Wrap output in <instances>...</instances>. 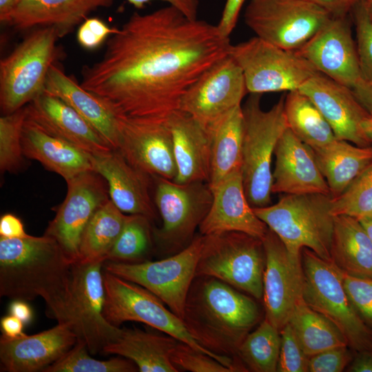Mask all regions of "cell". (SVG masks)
<instances>
[{
  "mask_svg": "<svg viewBox=\"0 0 372 372\" xmlns=\"http://www.w3.org/2000/svg\"><path fill=\"white\" fill-rule=\"evenodd\" d=\"M216 24L167 6L134 12L81 70L80 85L117 117L167 122L192 85L229 52Z\"/></svg>",
  "mask_w": 372,
  "mask_h": 372,
  "instance_id": "obj_1",
  "label": "cell"
},
{
  "mask_svg": "<svg viewBox=\"0 0 372 372\" xmlns=\"http://www.w3.org/2000/svg\"><path fill=\"white\" fill-rule=\"evenodd\" d=\"M73 264L45 234L0 237V296L25 301L41 297L48 317L73 327Z\"/></svg>",
  "mask_w": 372,
  "mask_h": 372,
  "instance_id": "obj_2",
  "label": "cell"
},
{
  "mask_svg": "<svg viewBox=\"0 0 372 372\" xmlns=\"http://www.w3.org/2000/svg\"><path fill=\"white\" fill-rule=\"evenodd\" d=\"M260 317L259 308L250 297L215 278L196 276L187 296L183 322L200 346L234 360Z\"/></svg>",
  "mask_w": 372,
  "mask_h": 372,
  "instance_id": "obj_3",
  "label": "cell"
},
{
  "mask_svg": "<svg viewBox=\"0 0 372 372\" xmlns=\"http://www.w3.org/2000/svg\"><path fill=\"white\" fill-rule=\"evenodd\" d=\"M331 208L332 196L320 194H284L275 204L253 207L291 256L301 257L307 248L326 260H331L335 218Z\"/></svg>",
  "mask_w": 372,
  "mask_h": 372,
  "instance_id": "obj_4",
  "label": "cell"
},
{
  "mask_svg": "<svg viewBox=\"0 0 372 372\" xmlns=\"http://www.w3.org/2000/svg\"><path fill=\"white\" fill-rule=\"evenodd\" d=\"M260 95L250 94L242 106L244 134L241 172L246 196L252 207L271 204L272 158L278 140L288 128L285 95L268 110L262 109Z\"/></svg>",
  "mask_w": 372,
  "mask_h": 372,
  "instance_id": "obj_5",
  "label": "cell"
},
{
  "mask_svg": "<svg viewBox=\"0 0 372 372\" xmlns=\"http://www.w3.org/2000/svg\"><path fill=\"white\" fill-rule=\"evenodd\" d=\"M59 36L53 28L31 31L0 61V107L3 115L25 107L44 92L50 68L57 57Z\"/></svg>",
  "mask_w": 372,
  "mask_h": 372,
  "instance_id": "obj_6",
  "label": "cell"
},
{
  "mask_svg": "<svg viewBox=\"0 0 372 372\" xmlns=\"http://www.w3.org/2000/svg\"><path fill=\"white\" fill-rule=\"evenodd\" d=\"M302 250L305 302L330 320L354 350L372 351V331L347 296L343 272L332 261L319 257L307 248Z\"/></svg>",
  "mask_w": 372,
  "mask_h": 372,
  "instance_id": "obj_7",
  "label": "cell"
},
{
  "mask_svg": "<svg viewBox=\"0 0 372 372\" xmlns=\"http://www.w3.org/2000/svg\"><path fill=\"white\" fill-rule=\"evenodd\" d=\"M103 282V314L110 324L119 327L127 321L144 323L211 355L231 371H236L232 358L217 355L200 346L189 334L183 320L149 290L105 269Z\"/></svg>",
  "mask_w": 372,
  "mask_h": 372,
  "instance_id": "obj_8",
  "label": "cell"
},
{
  "mask_svg": "<svg viewBox=\"0 0 372 372\" xmlns=\"http://www.w3.org/2000/svg\"><path fill=\"white\" fill-rule=\"evenodd\" d=\"M265 253L261 239L238 231L204 236L196 276L215 278L256 299L263 296Z\"/></svg>",
  "mask_w": 372,
  "mask_h": 372,
  "instance_id": "obj_9",
  "label": "cell"
},
{
  "mask_svg": "<svg viewBox=\"0 0 372 372\" xmlns=\"http://www.w3.org/2000/svg\"><path fill=\"white\" fill-rule=\"evenodd\" d=\"M203 245L204 236L200 234L186 247L162 259L134 263L106 261L103 269L147 289L183 320Z\"/></svg>",
  "mask_w": 372,
  "mask_h": 372,
  "instance_id": "obj_10",
  "label": "cell"
},
{
  "mask_svg": "<svg viewBox=\"0 0 372 372\" xmlns=\"http://www.w3.org/2000/svg\"><path fill=\"white\" fill-rule=\"evenodd\" d=\"M155 205L162 220L154 238L161 256L167 257L186 247L207 215L212 192L207 182L177 183L155 177Z\"/></svg>",
  "mask_w": 372,
  "mask_h": 372,
  "instance_id": "obj_11",
  "label": "cell"
},
{
  "mask_svg": "<svg viewBox=\"0 0 372 372\" xmlns=\"http://www.w3.org/2000/svg\"><path fill=\"white\" fill-rule=\"evenodd\" d=\"M229 54L240 67L250 94L298 90L318 72L296 51L280 48L256 36L231 44Z\"/></svg>",
  "mask_w": 372,
  "mask_h": 372,
  "instance_id": "obj_12",
  "label": "cell"
},
{
  "mask_svg": "<svg viewBox=\"0 0 372 372\" xmlns=\"http://www.w3.org/2000/svg\"><path fill=\"white\" fill-rule=\"evenodd\" d=\"M331 17L309 0H250L244 21L256 37L280 48L296 51Z\"/></svg>",
  "mask_w": 372,
  "mask_h": 372,
  "instance_id": "obj_13",
  "label": "cell"
},
{
  "mask_svg": "<svg viewBox=\"0 0 372 372\" xmlns=\"http://www.w3.org/2000/svg\"><path fill=\"white\" fill-rule=\"evenodd\" d=\"M66 183L65 198L44 234L54 238L70 261L75 263L79 261V247L84 229L110 196L107 182L94 171L80 174Z\"/></svg>",
  "mask_w": 372,
  "mask_h": 372,
  "instance_id": "obj_14",
  "label": "cell"
},
{
  "mask_svg": "<svg viewBox=\"0 0 372 372\" xmlns=\"http://www.w3.org/2000/svg\"><path fill=\"white\" fill-rule=\"evenodd\" d=\"M248 93L240 67L229 54L214 64L182 97L179 110L190 115L205 129L242 105Z\"/></svg>",
  "mask_w": 372,
  "mask_h": 372,
  "instance_id": "obj_15",
  "label": "cell"
},
{
  "mask_svg": "<svg viewBox=\"0 0 372 372\" xmlns=\"http://www.w3.org/2000/svg\"><path fill=\"white\" fill-rule=\"evenodd\" d=\"M262 242L265 253L262 296L265 318L280 331L297 303L303 298L302 263L301 257L291 256L269 229Z\"/></svg>",
  "mask_w": 372,
  "mask_h": 372,
  "instance_id": "obj_16",
  "label": "cell"
},
{
  "mask_svg": "<svg viewBox=\"0 0 372 372\" xmlns=\"http://www.w3.org/2000/svg\"><path fill=\"white\" fill-rule=\"evenodd\" d=\"M103 264L77 262L72 266L73 329L92 354L102 353L120 330V327L110 324L103 314Z\"/></svg>",
  "mask_w": 372,
  "mask_h": 372,
  "instance_id": "obj_17",
  "label": "cell"
},
{
  "mask_svg": "<svg viewBox=\"0 0 372 372\" xmlns=\"http://www.w3.org/2000/svg\"><path fill=\"white\" fill-rule=\"evenodd\" d=\"M351 14L331 17L296 52L320 73L352 89L362 78Z\"/></svg>",
  "mask_w": 372,
  "mask_h": 372,
  "instance_id": "obj_18",
  "label": "cell"
},
{
  "mask_svg": "<svg viewBox=\"0 0 372 372\" xmlns=\"http://www.w3.org/2000/svg\"><path fill=\"white\" fill-rule=\"evenodd\" d=\"M117 149L139 170L154 177L174 180L176 165L167 122L117 117Z\"/></svg>",
  "mask_w": 372,
  "mask_h": 372,
  "instance_id": "obj_19",
  "label": "cell"
},
{
  "mask_svg": "<svg viewBox=\"0 0 372 372\" xmlns=\"http://www.w3.org/2000/svg\"><path fill=\"white\" fill-rule=\"evenodd\" d=\"M298 90L317 106L337 139L360 147L372 145L362 127L363 122L371 115L358 101L351 89L317 72Z\"/></svg>",
  "mask_w": 372,
  "mask_h": 372,
  "instance_id": "obj_20",
  "label": "cell"
},
{
  "mask_svg": "<svg viewBox=\"0 0 372 372\" xmlns=\"http://www.w3.org/2000/svg\"><path fill=\"white\" fill-rule=\"evenodd\" d=\"M79 340L69 323H58L34 335L0 337V371H42L61 358Z\"/></svg>",
  "mask_w": 372,
  "mask_h": 372,
  "instance_id": "obj_21",
  "label": "cell"
},
{
  "mask_svg": "<svg viewBox=\"0 0 372 372\" xmlns=\"http://www.w3.org/2000/svg\"><path fill=\"white\" fill-rule=\"evenodd\" d=\"M211 189V205L198 227L201 235L238 231L265 238L269 228L247 200L241 169L231 172Z\"/></svg>",
  "mask_w": 372,
  "mask_h": 372,
  "instance_id": "obj_22",
  "label": "cell"
},
{
  "mask_svg": "<svg viewBox=\"0 0 372 372\" xmlns=\"http://www.w3.org/2000/svg\"><path fill=\"white\" fill-rule=\"evenodd\" d=\"M25 107L27 120L91 155L114 149L88 122L57 96L44 91Z\"/></svg>",
  "mask_w": 372,
  "mask_h": 372,
  "instance_id": "obj_23",
  "label": "cell"
},
{
  "mask_svg": "<svg viewBox=\"0 0 372 372\" xmlns=\"http://www.w3.org/2000/svg\"><path fill=\"white\" fill-rule=\"evenodd\" d=\"M271 193L331 195L311 147L287 128L276 145Z\"/></svg>",
  "mask_w": 372,
  "mask_h": 372,
  "instance_id": "obj_24",
  "label": "cell"
},
{
  "mask_svg": "<svg viewBox=\"0 0 372 372\" xmlns=\"http://www.w3.org/2000/svg\"><path fill=\"white\" fill-rule=\"evenodd\" d=\"M93 171L107 182L110 199L123 213L156 218L149 187L151 176L131 165L116 149L90 154Z\"/></svg>",
  "mask_w": 372,
  "mask_h": 372,
  "instance_id": "obj_25",
  "label": "cell"
},
{
  "mask_svg": "<svg viewBox=\"0 0 372 372\" xmlns=\"http://www.w3.org/2000/svg\"><path fill=\"white\" fill-rule=\"evenodd\" d=\"M113 3L114 0H18L8 25L19 30L53 28L62 38L92 12Z\"/></svg>",
  "mask_w": 372,
  "mask_h": 372,
  "instance_id": "obj_26",
  "label": "cell"
},
{
  "mask_svg": "<svg viewBox=\"0 0 372 372\" xmlns=\"http://www.w3.org/2000/svg\"><path fill=\"white\" fill-rule=\"evenodd\" d=\"M170 130L177 183H208L210 174L211 141L207 131L190 115L180 110L167 121Z\"/></svg>",
  "mask_w": 372,
  "mask_h": 372,
  "instance_id": "obj_27",
  "label": "cell"
},
{
  "mask_svg": "<svg viewBox=\"0 0 372 372\" xmlns=\"http://www.w3.org/2000/svg\"><path fill=\"white\" fill-rule=\"evenodd\" d=\"M44 91L65 102L88 122L114 149H117L118 119L101 99L83 88L54 64L48 71Z\"/></svg>",
  "mask_w": 372,
  "mask_h": 372,
  "instance_id": "obj_28",
  "label": "cell"
},
{
  "mask_svg": "<svg viewBox=\"0 0 372 372\" xmlns=\"http://www.w3.org/2000/svg\"><path fill=\"white\" fill-rule=\"evenodd\" d=\"M21 143L25 157L39 161L66 182L80 174L93 171L90 154L45 132L27 119Z\"/></svg>",
  "mask_w": 372,
  "mask_h": 372,
  "instance_id": "obj_29",
  "label": "cell"
},
{
  "mask_svg": "<svg viewBox=\"0 0 372 372\" xmlns=\"http://www.w3.org/2000/svg\"><path fill=\"white\" fill-rule=\"evenodd\" d=\"M178 342L167 334L158 335L134 328H120L116 337L102 353L116 354L131 360L141 372H176L170 360Z\"/></svg>",
  "mask_w": 372,
  "mask_h": 372,
  "instance_id": "obj_30",
  "label": "cell"
},
{
  "mask_svg": "<svg viewBox=\"0 0 372 372\" xmlns=\"http://www.w3.org/2000/svg\"><path fill=\"white\" fill-rule=\"evenodd\" d=\"M331 260L346 274L372 278V240L358 218L335 216Z\"/></svg>",
  "mask_w": 372,
  "mask_h": 372,
  "instance_id": "obj_31",
  "label": "cell"
},
{
  "mask_svg": "<svg viewBox=\"0 0 372 372\" xmlns=\"http://www.w3.org/2000/svg\"><path fill=\"white\" fill-rule=\"evenodd\" d=\"M332 198L340 196L372 161V145L360 147L335 138L312 149Z\"/></svg>",
  "mask_w": 372,
  "mask_h": 372,
  "instance_id": "obj_32",
  "label": "cell"
},
{
  "mask_svg": "<svg viewBox=\"0 0 372 372\" xmlns=\"http://www.w3.org/2000/svg\"><path fill=\"white\" fill-rule=\"evenodd\" d=\"M211 141L210 174L212 188L233 171L241 169L244 116L242 105L227 113L207 129Z\"/></svg>",
  "mask_w": 372,
  "mask_h": 372,
  "instance_id": "obj_33",
  "label": "cell"
},
{
  "mask_svg": "<svg viewBox=\"0 0 372 372\" xmlns=\"http://www.w3.org/2000/svg\"><path fill=\"white\" fill-rule=\"evenodd\" d=\"M126 217L110 199L101 206L83 230L78 262H105L123 229Z\"/></svg>",
  "mask_w": 372,
  "mask_h": 372,
  "instance_id": "obj_34",
  "label": "cell"
},
{
  "mask_svg": "<svg viewBox=\"0 0 372 372\" xmlns=\"http://www.w3.org/2000/svg\"><path fill=\"white\" fill-rule=\"evenodd\" d=\"M287 323L309 357L331 348L349 346L340 330L303 298L294 307Z\"/></svg>",
  "mask_w": 372,
  "mask_h": 372,
  "instance_id": "obj_35",
  "label": "cell"
},
{
  "mask_svg": "<svg viewBox=\"0 0 372 372\" xmlns=\"http://www.w3.org/2000/svg\"><path fill=\"white\" fill-rule=\"evenodd\" d=\"M285 114L288 128L312 149L324 146L336 138L317 106L298 90L285 95Z\"/></svg>",
  "mask_w": 372,
  "mask_h": 372,
  "instance_id": "obj_36",
  "label": "cell"
},
{
  "mask_svg": "<svg viewBox=\"0 0 372 372\" xmlns=\"http://www.w3.org/2000/svg\"><path fill=\"white\" fill-rule=\"evenodd\" d=\"M280 344V330L265 318L246 336L238 349L236 358H239L251 371L275 372Z\"/></svg>",
  "mask_w": 372,
  "mask_h": 372,
  "instance_id": "obj_37",
  "label": "cell"
},
{
  "mask_svg": "<svg viewBox=\"0 0 372 372\" xmlns=\"http://www.w3.org/2000/svg\"><path fill=\"white\" fill-rule=\"evenodd\" d=\"M149 221L142 215H127L123 229L106 261L126 263L145 261L143 259L152 247Z\"/></svg>",
  "mask_w": 372,
  "mask_h": 372,
  "instance_id": "obj_38",
  "label": "cell"
},
{
  "mask_svg": "<svg viewBox=\"0 0 372 372\" xmlns=\"http://www.w3.org/2000/svg\"><path fill=\"white\" fill-rule=\"evenodd\" d=\"M85 343L79 340L74 347L43 372H134L138 368L124 357L99 360L92 358Z\"/></svg>",
  "mask_w": 372,
  "mask_h": 372,
  "instance_id": "obj_39",
  "label": "cell"
},
{
  "mask_svg": "<svg viewBox=\"0 0 372 372\" xmlns=\"http://www.w3.org/2000/svg\"><path fill=\"white\" fill-rule=\"evenodd\" d=\"M26 106V105H25ZM0 118L1 172H18L23 164L21 136L26 120V107Z\"/></svg>",
  "mask_w": 372,
  "mask_h": 372,
  "instance_id": "obj_40",
  "label": "cell"
},
{
  "mask_svg": "<svg viewBox=\"0 0 372 372\" xmlns=\"http://www.w3.org/2000/svg\"><path fill=\"white\" fill-rule=\"evenodd\" d=\"M333 216L358 219L372 214V161L338 197L332 198Z\"/></svg>",
  "mask_w": 372,
  "mask_h": 372,
  "instance_id": "obj_41",
  "label": "cell"
},
{
  "mask_svg": "<svg viewBox=\"0 0 372 372\" xmlns=\"http://www.w3.org/2000/svg\"><path fill=\"white\" fill-rule=\"evenodd\" d=\"M355 25L356 46L362 78L372 81V19L364 0H359L350 12Z\"/></svg>",
  "mask_w": 372,
  "mask_h": 372,
  "instance_id": "obj_42",
  "label": "cell"
},
{
  "mask_svg": "<svg viewBox=\"0 0 372 372\" xmlns=\"http://www.w3.org/2000/svg\"><path fill=\"white\" fill-rule=\"evenodd\" d=\"M170 360L179 368L192 372H231V369L209 355L178 341L174 347Z\"/></svg>",
  "mask_w": 372,
  "mask_h": 372,
  "instance_id": "obj_43",
  "label": "cell"
},
{
  "mask_svg": "<svg viewBox=\"0 0 372 372\" xmlns=\"http://www.w3.org/2000/svg\"><path fill=\"white\" fill-rule=\"evenodd\" d=\"M280 351L277 371L307 372L309 357L304 353L289 323L280 331Z\"/></svg>",
  "mask_w": 372,
  "mask_h": 372,
  "instance_id": "obj_44",
  "label": "cell"
},
{
  "mask_svg": "<svg viewBox=\"0 0 372 372\" xmlns=\"http://www.w3.org/2000/svg\"><path fill=\"white\" fill-rule=\"evenodd\" d=\"M343 285L353 308L372 328V278L352 276L343 272Z\"/></svg>",
  "mask_w": 372,
  "mask_h": 372,
  "instance_id": "obj_45",
  "label": "cell"
},
{
  "mask_svg": "<svg viewBox=\"0 0 372 372\" xmlns=\"http://www.w3.org/2000/svg\"><path fill=\"white\" fill-rule=\"evenodd\" d=\"M347 347L331 348L309 357V371H342L351 360Z\"/></svg>",
  "mask_w": 372,
  "mask_h": 372,
  "instance_id": "obj_46",
  "label": "cell"
},
{
  "mask_svg": "<svg viewBox=\"0 0 372 372\" xmlns=\"http://www.w3.org/2000/svg\"><path fill=\"white\" fill-rule=\"evenodd\" d=\"M116 30V28L109 27L99 18H87L79 25L76 39L82 48L93 50L99 48L108 37L115 33Z\"/></svg>",
  "mask_w": 372,
  "mask_h": 372,
  "instance_id": "obj_47",
  "label": "cell"
},
{
  "mask_svg": "<svg viewBox=\"0 0 372 372\" xmlns=\"http://www.w3.org/2000/svg\"><path fill=\"white\" fill-rule=\"evenodd\" d=\"M245 1V0H226L220 19L216 24L224 37L229 38L236 28Z\"/></svg>",
  "mask_w": 372,
  "mask_h": 372,
  "instance_id": "obj_48",
  "label": "cell"
},
{
  "mask_svg": "<svg viewBox=\"0 0 372 372\" xmlns=\"http://www.w3.org/2000/svg\"><path fill=\"white\" fill-rule=\"evenodd\" d=\"M137 9H142L146 3L153 0H127ZM165 1L168 5L172 6L180 12L186 17L192 19H198L199 10V0H160Z\"/></svg>",
  "mask_w": 372,
  "mask_h": 372,
  "instance_id": "obj_49",
  "label": "cell"
},
{
  "mask_svg": "<svg viewBox=\"0 0 372 372\" xmlns=\"http://www.w3.org/2000/svg\"><path fill=\"white\" fill-rule=\"evenodd\" d=\"M19 218L12 214H5L0 218V237L21 238L28 236Z\"/></svg>",
  "mask_w": 372,
  "mask_h": 372,
  "instance_id": "obj_50",
  "label": "cell"
},
{
  "mask_svg": "<svg viewBox=\"0 0 372 372\" xmlns=\"http://www.w3.org/2000/svg\"><path fill=\"white\" fill-rule=\"evenodd\" d=\"M324 9L333 17H342L350 14L359 0H309Z\"/></svg>",
  "mask_w": 372,
  "mask_h": 372,
  "instance_id": "obj_51",
  "label": "cell"
},
{
  "mask_svg": "<svg viewBox=\"0 0 372 372\" xmlns=\"http://www.w3.org/2000/svg\"><path fill=\"white\" fill-rule=\"evenodd\" d=\"M351 90L358 101L372 116V81L362 79Z\"/></svg>",
  "mask_w": 372,
  "mask_h": 372,
  "instance_id": "obj_52",
  "label": "cell"
},
{
  "mask_svg": "<svg viewBox=\"0 0 372 372\" xmlns=\"http://www.w3.org/2000/svg\"><path fill=\"white\" fill-rule=\"evenodd\" d=\"M3 335L10 338H17L24 333L23 331L25 324L16 316L9 314L1 318L0 321Z\"/></svg>",
  "mask_w": 372,
  "mask_h": 372,
  "instance_id": "obj_53",
  "label": "cell"
},
{
  "mask_svg": "<svg viewBox=\"0 0 372 372\" xmlns=\"http://www.w3.org/2000/svg\"><path fill=\"white\" fill-rule=\"evenodd\" d=\"M9 313L20 319L25 324L30 323L33 317L32 308L22 300H13L9 306Z\"/></svg>",
  "mask_w": 372,
  "mask_h": 372,
  "instance_id": "obj_54",
  "label": "cell"
},
{
  "mask_svg": "<svg viewBox=\"0 0 372 372\" xmlns=\"http://www.w3.org/2000/svg\"><path fill=\"white\" fill-rule=\"evenodd\" d=\"M358 354L352 361L348 371L372 372V351L358 352Z\"/></svg>",
  "mask_w": 372,
  "mask_h": 372,
  "instance_id": "obj_55",
  "label": "cell"
},
{
  "mask_svg": "<svg viewBox=\"0 0 372 372\" xmlns=\"http://www.w3.org/2000/svg\"><path fill=\"white\" fill-rule=\"evenodd\" d=\"M18 0H0V21L8 24Z\"/></svg>",
  "mask_w": 372,
  "mask_h": 372,
  "instance_id": "obj_56",
  "label": "cell"
},
{
  "mask_svg": "<svg viewBox=\"0 0 372 372\" xmlns=\"http://www.w3.org/2000/svg\"><path fill=\"white\" fill-rule=\"evenodd\" d=\"M372 240V214L358 219Z\"/></svg>",
  "mask_w": 372,
  "mask_h": 372,
  "instance_id": "obj_57",
  "label": "cell"
},
{
  "mask_svg": "<svg viewBox=\"0 0 372 372\" xmlns=\"http://www.w3.org/2000/svg\"><path fill=\"white\" fill-rule=\"evenodd\" d=\"M362 127L366 137L372 143V116H371L367 118L363 122Z\"/></svg>",
  "mask_w": 372,
  "mask_h": 372,
  "instance_id": "obj_58",
  "label": "cell"
},
{
  "mask_svg": "<svg viewBox=\"0 0 372 372\" xmlns=\"http://www.w3.org/2000/svg\"><path fill=\"white\" fill-rule=\"evenodd\" d=\"M366 6L369 14L370 17L372 19V0H364Z\"/></svg>",
  "mask_w": 372,
  "mask_h": 372,
  "instance_id": "obj_59",
  "label": "cell"
}]
</instances>
